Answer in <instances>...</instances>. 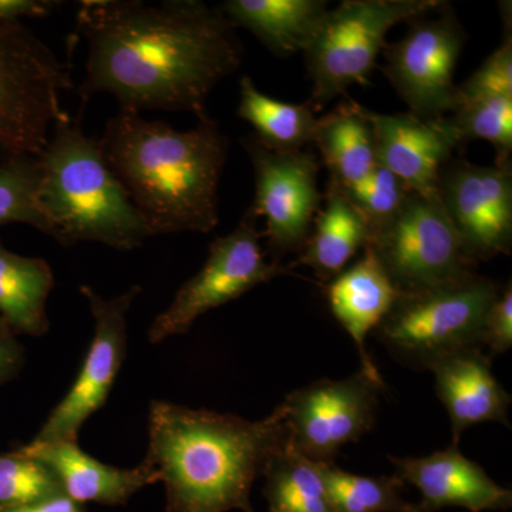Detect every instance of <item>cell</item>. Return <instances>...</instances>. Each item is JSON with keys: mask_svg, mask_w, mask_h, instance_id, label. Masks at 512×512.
Here are the masks:
<instances>
[{"mask_svg": "<svg viewBox=\"0 0 512 512\" xmlns=\"http://www.w3.org/2000/svg\"><path fill=\"white\" fill-rule=\"evenodd\" d=\"M221 8L200 0H83L77 35L89 46L82 100L111 94L120 111L207 116L214 87L235 72L244 47Z\"/></svg>", "mask_w": 512, "mask_h": 512, "instance_id": "obj_1", "label": "cell"}, {"mask_svg": "<svg viewBox=\"0 0 512 512\" xmlns=\"http://www.w3.org/2000/svg\"><path fill=\"white\" fill-rule=\"evenodd\" d=\"M284 403L262 420L153 400L146 458L165 487V512H255L254 483L288 443Z\"/></svg>", "mask_w": 512, "mask_h": 512, "instance_id": "obj_2", "label": "cell"}, {"mask_svg": "<svg viewBox=\"0 0 512 512\" xmlns=\"http://www.w3.org/2000/svg\"><path fill=\"white\" fill-rule=\"evenodd\" d=\"M191 130L119 111L99 140L101 154L150 237L218 225V187L228 138L210 116Z\"/></svg>", "mask_w": 512, "mask_h": 512, "instance_id": "obj_3", "label": "cell"}, {"mask_svg": "<svg viewBox=\"0 0 512 512\" xmlns=\"http://www.w3.org/2000/svg\"><path fill=\"white\" fill-rule=\"evenodd\" d=\"M39 163L40 204L60 245L99 242L133 251L150 237L104 161L99 140L84 134L80 120L66 114L57 121Z\"/></svg>", "mask_w": 512, "mask_h": 512, "instance_id": "obj_4", "label": "cell"}, {"mask_svg": "<svg viewBox=\"0 0 512 512\" xmlns=\"http://www.w3.org/2000/svg\"><path fill=\"white\" fill-rule=\"evenodd\" d=\"M501 286L476 272L399 292L375 333L397 356L427 367L457 350L483 348L485 318Z\"/></svg>", "mask_w": 512, "mask_h": 512, "instance_id": "obj_5", "label": "cell"}, {"mask_svg": "<svg viewBox=\"0 0 512 512\" xmlns=\"http://www.w3.org/2000/svg\"><path fill=\"white\" fill-rule=\"evenodd\" d=\"M72 86L69 69L32 30L0 20V163L40 156Z\"/></svg>", "mask_w": 512, "mask_h": 512, "instance_id": "obj_6", "label": "cell"}, {"mask_svg": "<svg viewBox=\"0 0 512 512\" xmlns=\"http://www.w3.org/2000/svg\"><path fill=\"white\" fill-rule=\"evenodd\" d=\"M444 5L440 0H345L329 9L303 52L312 80L308 106L320 110L345 96L353 84L369 83L377 57L387 45V32Z\"/></svg>", "mask_w": 512, "mask_h": 512, "instance_id": "obj_7", "label": "cell"}, {"mask_svg": "<svg viewBox=\"0 0 512 512\" xmlns=\"http://www.w3.org/2000/svg\"><path fill=\"white\" fill-rule=\"evenodd\" d=\"M367 245L399 292L447 284L477 268L439 194L410 191L399 212L372 232Z\"/></svg>", "mask_w": 512, "mask_h": 512, "instance_id": "obj_8", "label": "cell"}, {"mask_svg": "<svg viewBox=\"0 0 512 512\" xmlns=\"http://www.w3.org/2000/svg\"><path fill=\"white\" fill-rule=\"evenodd\" d=\"M256 220L248 208L234 231L212 241L201 271L178 289L171 305L151 323L150 343L157 345L184 335L205 313L238 299L255 286L289 274V266L266 259Z\"/></svg>", "mask_w": 512, "mask_h": 512, "instance_id": "obj_9", "label": "cell"}, {"mask_svg": "<svg viewBox=\"0 0 512 512\" xmlns=\"http://www.w3.org/2000/svg\"><path fill=\"white\" fill-rule=\"evenodd\" d=\"M429 15L410 20L406 36L384 46L383 72L409 113L434 120L460 104L454 70L467 35L448 3L439 18Z\"/></svg>", "mask_w": 512, "mask_h": 512, "instance_id": "obj_10", "label": "cell"}, {"mask_svg": "<svg viewBox=\"0 0 512 512\" xmlns=\"http://www.w3.org/2000/svg\"><path fill=\"white\" fill-rule=\"evenodd\" d=\"M80 293L89 303L94 320L92 343L72 387L47 416L33 443H76L84 423L106 404L126 360L127 315L141 286H131L113 299L101 298L86 285L80 286Z\"/></svg>", "mask_w": 512, "mask_h": 512, "instance_id": "obj_11", "label": "cell"}, {"mask_svg": "<svg viewBox=\"0 0 512 512\" xmlns=\"http://www.w3.org/2000/svg\"><path fill=\"white\" fill-rule=\"evenodd\" d=\"M244 146L255 171V198L249 210L256 218H265L262 237L272 261L299 254L323 201L318 157L303 150L278 153L256 137L244 140Z\"/></svg>", "mask_w": 512, "mask_h": 512, "instance_id": "obj_12", "label": "cell"}, {"mask_svg": "<svg viewBox=\"0 0 512 512\" xmlns=\"http://www.w3.org/2000/svg\"><path fill=\"white\" fill-rule=\"evenodd\" d=\"M383 384L360 370L343 380L323 379L285 397L289 444L313 463H335L340 448L372 429Z\"/></svg>", "mask_w": 512, "mask_h": 512, "instance_id": "obj_13", "label": "cell"}, {"mask_svg": "<svg viewBox=\"0 0 512 512\" xmlns=\"http://www.w3.org/2000/svg\"><path fill=\"white\" fill-rule=\"evenodd\" d=\"M439 195L468 256L476 264L512 248V167L458 161L440 174Z\"/></svg>", "mask_w": 512, "mask_h": 512, "instance_id": "obj_14", "label": "cell"}, {"mask_svg": "<svg viewBox=\"0 0 512 512\" xmlns=\"http://www.w3.org/2000/svg\"><path fill=\"white\" fill-rule=\"evenodd\" d=\"M376 138L377 161L410 191L439 194L440 174L461 144L451 117L426 120L412 113L380 114L366 109Z\"/></svg>", "mask_w": 512, "mask_h": 512, "instance_id": "obj_15", "label": "cell"}, {"mask_svg": "<svg viewBox=\"0 0 512 512\" xmlns=\"http://www.w3.org/2000/svg\"><path fill=\"white\" fill-rule=\"evenodd\" d=\"M390 461L396 467V476L419 490V512H436L444 507L470 512L507 511L512 507L510 488L491 480L456 444L427 457H390Z\"/></svg>", "mask_w": 512, "mask_h": 512, "instance_id": "obj_16", "label": "cell"}, {"mask_svg": "<svg viewBox=\"0 0 512 512\" xmlns=\"http://www.w3.org/2000/svg\"><path fill=\"white\" fill-rule=\"evenodd\" d=\"M19 451L42 461L62 484L64 494L80 505H124L148 487L160 483L158 471L147 458L133 468H119L101 463L74 441L30 443Z\"/></svg>", "mask_w": 512, "mask_h": 512, "instance_id": "obj_17", "label": "cell"}, {"mask_svg": "<svg viewBox=\"0 0 512 512\" xmlns=\"http://www.w3.org/2000/svg\"><path fill=\"white\" fill-rule=\"evenodd\" d=\"M436 377L437 397L451 421L453 444L474 424L498 421L510 426L511 394L501 386L483 349L471 348L448 353L431 362Z\"/></svg>", "mask_w": 512, "mask_h": 512, "instance_id": "obj_18", "label": "cell"}, {"mask_svg": "<svg viewBox=\"0 0 512 512\" xmlns=\"http://www.w3.org/2000/svg\"><path fill=\"white\" fill-rule=\"evenodd\" d=\"M397 296L399 291L369 245L355 264L332 279L326 288L330 311L356 343L362 372L380 384L383 379L366 350V338L375 332Z\"/></svg>", "mask_w": 512, "mask_h": 512, "instance_id": "obj_19", "label": "cell"}, {"mask_svg": "<svg viewBox=\"0 0 512 512\" xmlns=\"http://www.w3.org/2000/svg\"><path fill=\"white\" fill-rule=\"evenodd\" d=\"M369 239L365 218L345 192L329 181L311 234L292 266H309L320 281L330 282L345 271L357 252L365 249Z\"/></svg>", "mask_w": 512, "mask_h": 512, "instance_id": "obj_20", "label": "cell"}, {"mask_svg": "<svg viewBox=\"0 0 512 512\" xmlns=\"http://www.w3.org/2000/svg\"><path fill=\"white\" fill-rule=\"evenodd\" d=\"M220 8L278 56L305 52L329 10L323 0H228Z\"/></svg>", "mask_w": 512, "mask_h": 512, "instance_id": "obj_21", "label": "cell"}, {"mask_svg": "<svg viewBox=\"0 0 512 512\" xmlns=\"http://www.w3.org/2000/svg\"><path fill=\"white\" fill-rule=\"evenodd\" d=\"M313 144L328 167L330 183L340 188L359 183L379 165L366 107L350 99L318 119Z\"/></svg>", "mask_w": 512, "mask_h": 512, "instance_id": "obj_22", "label": "cell"}, {"mask_svg": "<svg viewBox=\"0 0 512 512\" xmlns=\"http://www.w3.org/2000/svg\"><path fill=\"white\" fill-rule=\"evenodd\" d=\"M55 275L45 259L13 254L0 242V316L16 335L42 338Z\"/></svg>", "mask_w": 512, "mask_h": 512, "instance_id": "obj_23", "label": "cell"}, {"mask_svg": "<svg viewBox=\"0 0 512 512\" xmlns=\"http://www.w3.org/2000/svg\"><path fill=\"white\" fill-rule=\"evenodd\" d=\"M239 89L238 116L255 128L259 143L278 153H295L313 143L318 119L308 103L272 99L259 92L248 76L242 77Z\"/></svg>", "mask_w": 512, "mask_h": 512, "instance_id": "obj_24", "label": "cell"}, {"mask_svg": "<svg viewBox=\"0 0 512 512\" xmlns=\"http://www.w3.org/2000/svg\"><path fill=\"white\" fill-rule=\"evenodd\" d=\"M262 477L269 512H335L318 463L299 454L289 440L268 461Z\"/></svg>", "mask_w": 512, "mask_h": 512, "instance_id": "obj_25", "label": "cell"}, {"mask_svg": "<svg viewBox=\"0 0 512 512\" xmlns=\"http://www.w3.org/2000/svg\"><path fill=\"white\" fill-rule=\"evenodd\" d=\"M318 467L335 512H419L417 504L404 500L397 476H357L335 463Z\"/></svg>", "mask_w": 512, "mask_h": 512, "instance_id": "obj_26", "label": "cell"}, {"mask_svg": "<svg viewBox=\"0 0 512 512\" xmlns=\"http://www.w3.org/2000/svg\"><path fill=\"white\" fill-rule=\"evenodd\" d=\"M42 170L39 157H20L0 163V227L26 224L53 238L39 190Z\"/></svg>", "mask_w": 512, "mask_h": 512, "instance_id": "obj_27", "label": "cell"}, {"mask_svg": "<svg viewBox=\"0 0 512 512\" xmlns=\"http://www.w3.org/2000/svg\"><path fill=\"white\" fill-rule=\"evenodd\" d=\"M461 143L490 141L497 150L495 163H511L512 97H485L464 101L451 114Z\"/></svg>", "mask_w": 512, "mask_h": 512, "instance_id": "obj_28", "label": "cell"}, {"mask_svg": "<svg viewBox=\"0 0 512 512\" xmlns=\"http://www.w3.org/2000/svg\"><path fill=\"white\" fill-rule=\"evenodd\" d=\"M64 494L56 474L42 461L15 450L0 454V510L25 507Z\"/></svg>", "mask_w": 512, "mask_h": 512, "instance_id": "obj_29", "label": "cell"}, {"mask_svg": "<svg viewBox=\"0 0 512 512\" xmlns=\"http://www.w3.org/2000/svg\"><path fill=\"white\" fill-rule=\"evenodd\" d=\"M340 190L365 218L370 235L392 220L410 194L409 187L380 164L359 183Z\"/></svg>", "mask_w": 512, "mask_h": 512, "instance_id": "obj_30", "label": "cell"}, {"mask_svg": "<svg viewBox=\"0 0 512 512\" xmlns=\"http://www.w3.org/2000/svg\"><path fill=\"white\" fill-rule=\"evenodd\" d=\"M504 40L470 77L458 86L460 103L485 97H512L511 13L503 6ZM460 106V104H458Z\"/></svg>", "mask_w": 512, "mask_h": 512, "instance_id": "obj_31", "label": "cell"}, {"mask_svg": "<svg viewBox=\"0 0 512 512\" xmlns=\"http://www.w3.org/2000/svg\"><path fill=\"white\" fill-rule=\"evenodd\" d=\"M512 346V284L501 288L487 313L484 323L483 348L490 349L491 356L508 352Z\"/></svg>", "mask_w": 512, "mask_h": 512, "instance_id": "obj_32", "label": "cell"}, {"mask_svg": "<svg viewBox=\"0 0 512 512\" xmlns=\"http://www.w3.org/2000/svg\"><path fill=\"white\" fill-rule=\"evenodd\" d=\"M26 362L25 346L0 316V387L16 379Z\"/></svg>", "mask_w": 512, "mask_h": 512, "instance_id": "obj_33", "label": "cell"}, {"mask_svg": "<svg viewBox=\"0 0 512 512\" xmlns=\"http://www.w3.org/2000/svg\"><path fill=\"white\" fill-rule=\"evenodd\" d=\"M59 5L47 0H0V20L18 22L22 18H43Z\"/></svg>", "mask_w": 512, "mask_h": 512, "instance_id": "obj_34", "label": "cell"}, {"mask_svg": "<svg viewBox=\"0 0 512 512\" xmlns=\"http://www.w3.org/2000/svg\"><path fill=\"white\" fill-rule=\"evenodd\" d=\"M0 512H86L82 505L67 497L66 494L56 495V497L47 498L39 503L25 505V507L10 508V510H0Z\"/></svg>", "mask_w": 512, "mask_h": 512, "instance_id": "obj_35", "label": "cell"}]
</instances>
